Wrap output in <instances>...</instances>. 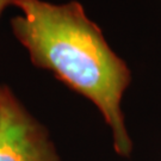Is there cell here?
Returning <instances> with one entry per match:
<instances>
[{
  "mask_svg": "<svg viewBox=\"0 0 161 161\" xmlns=\"http://www.w3.org/2000/svg\"><path fill=\"white\" fill-rule=\"evenodd\" d=\"M1 92H3V91H1ZM0 96H1V94H0ZM0 121H1V106H0Z\"/></svg>",
  "mask_w": 161,
  "mask_h": 161,
  "instance_id": "277c9868",
  "label": "cell"
},
{
  "mask_svg": "<svg viewBox=\"0 0 161 161\" xmlns=\"http://www.w3.org/2000/svg\"><path fill=\"white\" fill-rule=\"evenodd\" d=\"M13 5L20 13L12 19V29L32 62L52 70L96 104L112 129L116 150L128 155L131 142L121 102L130 72L110 49L97 24L76 1L56 5L43 0H17Z\"/></svg>",
  "mask_w": 161,
  "mask_h": 161,
  "instance_id": "6da1fadb",
  "label": "cell"
},
{
  "mask_svg": "<svg viewBox=\"0 0 161 161\" xmlns=\"http://www.w3.org/2000/svg\"><path fill=\"white\" fill-rule=\"evenodd\" d=\"M17 0H0V13H1V11L5 8L6 6H8L10 4H14ZM1 91H3V88H0V94H1Z\"/></svg>",
  "mask_w": 161,
  "mask_h": 161,
  "instance_id": "3957f363",
  "label": "cell"
},
{
  "mask_svg": "<svg viewBox=\"0 0 161 161\" xmlns=\"http://www.w3.org/2000/svg\"><path fill=\"white\" fill-rule=\"evenodd\" d=\"M0 106V161H58L44 132L7 90Z\"/></svg>",
  "mask_w": 161,
  "mask_h": 161,
  "instance_id": "7a4b0ae2",
  "label": "cell"
}]
</instances>
